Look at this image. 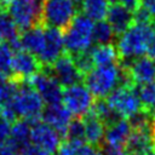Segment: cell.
Listing matches in <instances>:
<instances>
[{
	"instance_id": "6da1fadb",
	"label": "cell",
	"mask_w": 155,
	"mask_h": 155,
	"mask_svg": "<svg viewBox=\"0 0 155 155\" xmlns=\"http://www.w3.org/2000/svg\"><path fill=\"white\" fill-rule=\"evenodd\" d=\"M151 23H136L121 35L117 36L116 50L119 53V63H127L137 57L145 54L147 44L153 30Z\"/></svg>"
},
{
	"instance_id": "7a4b0ae2",
	"label": "cell",
	"mask_w": 155,
	"mask_h": 155,
	"mask_svg": "<svg viewBox=\"0 0 155 155\" xmlns=\"http://www.w3.org/2000/svg\"><path fill=\"white\" fill-rule=\"evenodd\" d=\"M93 21L84 12H78L70 24L64 29L63 40L65 53L70 56L79 54L90 50L92 46Z\"/></svg>"
},
{
	"instance_id": "3957f363",
	"label": "cell",
	"mask_w": 155,
	"mask_h": 155,
	"mask_svg": "<svg viewBox=\"0 0 155 155\" xmlns=\"http://www.w3.org/2000/svg\"><path fill=\"white\" fill-rule=\"evenodd\" d=\"M12 102L18 119H24L30 124L40 120L45 103L28 80L19 81Z\"/></svg>"
},
{
	"instance_id": "277c9868",
	"label": "cell",
	"mask_w": 155,
	"mask_h": 155,
	"mask_svg": "<svg viewBox=\"0 0 155 155\" xmlns=\"http://www.w3.org/2000/svg\"><path fill=\"white\" fill-rule=\"evenodd\" d=\"M78 12L74 0H44L40 24L64 30Z\"/></svg>"
},
{
	"instance_id": "5b68a950",
	"label": "cell",
	"mask_w": 155,
	"mask_h": 155,
	"mask_svg": "<svg viewBox=\"0 0 155 155\" xmlns=\"http://www.w3.org/2000/svg\"><path fill=\"white\" fill-rule=\"evenodd\" d=\"M120 67L117 64L94 67L84 76L85 85L97 98L107 97L114 88L119 86Z\"/></svg>"
},
{
	"instance_id": "8992f818",
	"label": "cell",
	"mask_w": 155,
	"mask_h": 155,
	"mask_svg": "<svg viewBox=\"0 0 155 155\" xmlns=\"http://www.w3.org/2000/svg\"><path fill=\"white\" fill-rule=\"evenodd\" d=\"M44 0H6V10L21 31L40 24Z\"/></svg>"
},
{
	"instance_id": "52a82bcc",
	"label": "cell",
	"mask_w": 155,
	"mask_h": 155,
	"mask_svg": "<svg viewBox=\"0 0 155 155\" xmlns=\"http://www.w3.org/2000/svg\"><path fill=\"white\" fill-rule=\"evenodd\" d=\"M63 105L75 117H84L91 111L94 103V96L82 82H78L63 88L62 93Z\"/></svg>"
},
{
	"instance_id": "ba28073f",
	"label": "cell",
	"mask_w": 155,
	"mask_h": 155,
	"mask_svg": "<svg viewBox=\"0 0 155 155\" xmlns=\"http://www.w3.org/2000/svg\"><path fill=\"white\" fill-rule=\"evenodd\" d=\"M33 88L40 94L46 105L59 104L62 102L63 87L61 84L50 74L47 68H42L40 71L28 79Z\"/></svg>"
},
{
	"instance_id": "9c48e42d",
	"label": "cell",
	"mask_w": 155,
	"mask_h": 155,
	"mask_svg": "<svg viewBox=\"0 0 155 155\" xmlns=\"http://www.w3.org/2000/svg\"><path fill=\"white\" fill-rule=\"evenodd\" d=\"M105 99L121 117H130L142 109L134 86H117L105 97Z\"/></svg>"
},
{
	"instance_id": "30bf717a",
	"label": "cell",
	"mask_w": 155,
	"mask_h": 155,
	"mask_svg": "<svg viewBox=\"0 0 155 155\" xmlns=\"http://www.w3.org/2000/svg\"><path fill=\"white\" fill-rule=\"evenodd\" d=\"M62 136L51 126L45 124L44 121H35L31 124L30 130V142L31 144L39 147L47 154H54L61 143H62Z\"/></svg>"
},
{
	"instance_id": "8fae6325",
	"label": "cell",
	"mask_w": 155,
	"mask_h": 155,
	"mask_svg": "<svg viewBox=\"0 0 155 155\" xmlns=\"http://www.w3.org/2000/svg\"><path fill=\"white\" fill-rule=\"evenodd\" d=\"M50 74L61 84L62 87H67L78 82H82L84 75L76 68L74 59L70 54L63 53L52 65L47 67Z\"/></svg>"
},
{
	"instance_id": "7c38bea8",
	"label": "cell",
	"mask_w": 155,
	"mask_h": 155,
	"mask_svg": "<svg viewBox=\"0 0 155 155\" xmlns=\"http://www.w3.org/2000/svg\"><path fill=\"white\" fill-rule=\"evenodd\" d=\"M45 28V46L42 52L38 56L39 62L44 68H47L53 64L63 53L64 50V40L62 30L58 28L52 27H44Z\"/></svg>"
},
{
	"instance_id": "4fadbf2b",
	"label": "cell",
	"mask_w": 155,
	"mask_h": 155,
	"mask_svg": "<svg viewBox=\"0 0 155 155\" xmlns=\"http://www.w3.org/2000/svg\"><path fill=\"white\" fill-rule=\"evenodd\" d=\"M44 67L39 62L38 57L27 52L25 50H18L12 56V79L23 81L31 78L40 71Z\"/></svg>"
},
{
	"instance_id": "5bb4252c",
	"label": "cell",
	"mask_w": 155,
	"mask_h": 155,
	"mask_svg": "<svg viewBox=\"0 0 155 155\" xmlns=\"http://www.w3.org/2000/svg\"><path fill=\"white\" fill-rule=\"evenodd\" d=\"M119 64L126 68L133 85H142L155 81V63L148 56H140L127 63Z\"/></svg>"
},
{
	"instance_id": "9a60e30c",
	"label": "cell",
	"mask_w": 155,
	"mask_h": 155,
	"mask_svg": "<svg viewBox=\"0 0 155 155\" xmlns=\"http://www.w3.org/2000/svg\"><path fill=\"white\" fill-rule=\"evenodd\" d=\"M40 119L45 124H47L48 126L54 128L62 136V138H64L67 127L71 120V114L61 103L59 104H50V105L44 107Z\"/></svg>"
},
{
	"instance_id": "2e32d148",
	"label": "cell",
	"mask_w": 155,
	"mask_h": 155,
	"mask_svg": "<svg viewBox=\"0 0 155 155\" xmlns=\"http://www.w3.org/2000/svg\"><path fill=\"white\" fill-rule=\"evenodd\" d=\"M105 17L115 36L125 33L133 23V12L120 2H113L109 5Z\"/></svg>"
},
{
	"instance_id": "e0dca14e",
	"label": "cell",
	"mask_w": 155,
	"mask_h": 155,
	"mask_svg": "<svg viewBox=\"0 0 155 155\" xmlns=\"http://www.w3.org/2000/svg\"><path fill=\"white\" fill-rule=\"evenodd\" d=\"M155 128L151 130H132L125 145L127 155H142L153 149V138Z\"/></svg>"
},
{
	"instance_id": "ac0fdd59",
	"label": "cell",
	"mask_w": 155,
	"mask_h": 155,
	"mask_svg": "<svg viewBox=\"0 0 155 155\" xmlns=\"http://www.w3.org/2000/svg\"><path fill=\"white\" fill-rule=\"evenodd\" d=\"M19 44L21 48L25 50L27 52L39 56L45 46V28L41 24L34 25L27 30H23L19 35Z\"/></svg>"
},
{
	"instance_id": "d6986e66",
	"label": "cell",
	"mask_w": 155,
	"mask_h": 155,
	"mask_svg": "<svg viewBox=\"0 0 155 155\" xmlns=\"http://www.w3.org/2000/svg\"><path fill=\"white\" fill-rule=\"evenodd\" d=\"M85 125V140L88 145L101 148L104 144V133L105 126L104 124L96 116V114L91 110L84 117H81Z\"/></svg>"
},
{
	"instance_id": "ffe728a7",
	"label": "cell",
	"mask_w": 155,
	"mask_h": 155,
	"mask_svg": "<svg viewBox=\"0 0 155 155\" xmlns=\"http://www.w3.org/2000/svg\"><path fill=\"white\" fill-rule=\"evenodd\" d=\"M131 126L126 119H120L116 122L105 127L104 133V144L116 147V148H125L127 139L131 134Z\"/></svg>"
},
{
	"instance_id": "44dd1931",
	"label": "cell",
	"mask_w": 155,
	"mask_h": 155,
	"mask_svg": "<svg viewBox=\"0 0 155 155\" xmlns=\"http://www.w3.org/2000/svg\"><path fill=\"white\" fill-rule=\"evenodd\" d=\"M94 67H103V65H111L119 63V53L116 47L113 44L105 45H96L94 47L90 48Z\"/></svg>"
},
{
	"instance_id": "7402d4cb",
	"label": "cell",
	"mask_w": 155,
	"mask_h": 155,
	"mask_svg": "<svg viewBox=\"0 0 155 155\" xmlns=\"http://www.w3.org/2000/svg\"><path fill=\"white\" fill-rule=\"evenodd\" d=\"M30 130L31 124L29 121L24 119H17L15 122H12L8 140L18 150H21L25 145L30 144Z\"/></svg>"
},
{
	"instance_id": "603a6c76",
	"label": "cell",
	"mask_w": 155,
	"mask_h": 155,
	"mask_svg": "<svg viewBox=\"0 0 155 155\" xmlns=\"http://www.w3.org/2000/svg\"><path fill=\"white\" fill-rule=\"evenodd\" d=\"M96 116L104 124V126H109L114 122H116L117 120L122 119L110 105L109 103L107 102L105 98H98L97 101H94L93 105H92V109H91Z\"/></svg>"
},
{
	"instance_id": "cb8c5ba5",
	"label": "cell",
	"mask_w": 155,
	"mask_h": 155,
	"mask_svg": "<svg viewBox=\"0 0 155 155\" xmlns=\"http://www.w3.org/2000/svg\"><path fill=\"white\" fill-rule=\"evenodd\" d=\"M109 7V0H81L82 12L92 21H102L105 18Z\"/></svg>"
},
{
	"instance_id": "d4e9b609",
	"label": "cell",
	"mask_w": 155,
	"mask_h": 155,
	"mask_svg": "<svg viewBox=\"0 0 155 155\" xmlns=\"http://www.w3.org/2000/svg\"><path fill=\"white\" fill-rule=\"evenodd\" d=\"M0 34L7 42H12L19 38V29L6 8L0 10Z\"/></svg>"
},
{
	"instance_id": "484cf974",
	"label": "cell",
	"mask_w": 155,
	"mask_h": 155,
	"mask_svg": "<svg viewBox=\"0 0 155 155\" xmlns=\"http://www.w3.org/2000/svg\"><path fill=\"white\" fill-rule=\"evenodd\" d=\"M136 93L143 109L151 111L155 108V81L134 85Z\"/></svg>"
},
{
	"instance_id": "4316f807",
	"label": "cell",
	"mask_w": 155,
	"mask_h": 155,
	"mask_svg": "<svg viewBox=\"0 0 155 155\" xmlns=\"http://www.w3.org/2000/svg\"><path fill=\"white\" fill-rule=\"evenodd\" d=\"M115 39V34L109 25V23L104 19L97 21L93 25L92 31V40L97 45H105V44H113V40Z\"/></svg>"
},
{
	"instance_id": "83f0119b",
	"label": "cell",
	"mask_w": 155,
	"mask_h": 155,
	"mask_svg": "<svg viewBox=\"0 0 155 155\" xmlns=\"http://www.w3.org/2000/svg\"><path fill=\"white\" fill-rule=\"evenodd\" d=\"M63 139H68V140H73L78 143L86 142L85 140V125L81 117H75L70 120Z\"/></svg>"
},
{
	"instance_id": "f1b7e54d",
	"label": "cell",
	"mask_w": 155,
	"mask_h": 155,
	"mask_svg": "<svg viewBox=\"0 0 155 155\" xmlns=\"http://www.w3.org/2000/svg\"><path fill=\"white\" fill-rule=\"evenodd\" d=\"M12 56L13 51L11 50L7 42L0 44V75L5 78H12Z\"/></svg>"
},
{
	"instance_id": "f546056e",
	"label": "cell",
	"mask_w": 155,
	"mask_h": 155,
	"mask_svg": "<svg viewBox=\"0 0 155 155\" xmlns=\"http://www.w3.org/2000/svg\"><path fill=\"white\" fill-rule=\"evenodd\" d=\"M71 57L74 59V63H75L76 68L79 69V71L84 76L94 68V63H93V59H92V56H91L90 50L84 51V52H81L79 54L71 56Z\"/></svg>"
},
{
	"instance_id": "4dcf8cb0",
	"label": "cell",
	"mask_w": 155,
	"mask_h": 155,
	"mask_svg": "<svg viewBox=\"0 0 155 155\" xmlns=\"http://www.w3.org/2000/svg\"><path fill=\"white\" fill-rule=\"evenodd\" d=\"M85 143H78V142L64 139V140H62V143H61V145H59L57 151H58L59 155H78L80 148Z\"/></svg>"
},
{
	"instance_id": "1f68e13d",
	"label": "cell",
	"mask_w": 155,
	"mask_h": 155,
	"mask_svg": "<svg viewBox=\"0 0 155 155\" xmlns=\"http://www.w3.org/2000/svg\"><path fill=\"white\" fill-rule=\"evenodd\" d=\"M18 155H50V154H47L46 151H44L39 147H36V145H34V144L30 143V144L25 145L24 148H22L19 150V154Z\"/></svg>"
},
{
	"instance_id": "d6a6232c",
	"label": "cell",
	"mask_w": 155,
	"mask_h": 155,
	"mask_svg": "<svg viewBox=\"0 0 155 155\" xmlns=\"http://www.w3.org/2000/svg\"><path fill=\"white\" fill-rule=\"evenodd\" d=\"M145 54L154 59L155 58V23L153 24V30H151V34L149 36V40H148V44H147V48H145Z\"/></svg>"
},
{
	"instance_id": "836d02e7",
	"label": "cell",
	"mask_w": 155,
	"mask_h": 155,
	"mask_svg": "<svg viewBox=\"0 0 155 155\" xmlns=\"http://www.w3.org/2000/svg\"><path fill=\"white\" fill-rule=\"evenodd\" d=\"M99 150L102 155H127L124 148H116V147H111L108 144H103L99 148Z\"/></svg>"
},
{
	"instance_id": "e575fe53",
	"label": "cell",
	"mask_w": 155,
	"mask_h": 155,
	"mask_svg": "<svg viewBox=\"0 0 155 155\" xmlns=\"http://www.w3.org/2000/svg\"><path fill=\"white\" fill-rule=\"evenodd\" d=\"M10 132H11V124L0 117V144L10 138Z\"/></svg>"
},
{
	"instance_id": "d590c367",
	"label": "cell",
	"mask_w": 155,
	"mask_h": 155,
	"mask_svg": "<svg viewBox=\"0 0 155 155\" xmlns=\"http://www.w3.org/2000/svg\"><path fill=\"white\" fill-rule=\"evenodd\" d=\"M19 150L7 139L0 144V155H18Z\"/></svg>"
},
{
	"instance_id": "8d00e7d4",
	"label": "cell",
	"mask_w": 155,
	"mask_h": 155,
	"mask_svg": "<svg viewBox=\"0 0 155 155\" xmlns=\"http://www.w3.org/2000/svg\"><path fill=\"white\" fill-rule=\"evenodd\" d=\"M78 155H102V153L99 151V148H96V147H92L88 144H84L80 148Z\"/></svg>"
},
{
	"instance_id": "74e56055",
	"label": "cell",
	"mask_w": 155,
	"mask_h": 155,
	"mask_svg": "<svg viewBox=\"0 0 155 155\" xmlns=\"http://www.w3.org/2000/svg\"><path fill=\"white\" fill-rule=\"evenodd\" d=\"M139 6L149 12V15L155 19V0H139Z\"/></svg>"
},
{
	"instance_id": "f35d334b",
	"label": "cell",
	"mask_w": 155,
	"mask_h": 155,
	"mask_svg": "<svg viewBox=\"0 0 155 155\" xmlns=\"http://www.w3.org/2000/svg\"><path fill=\"white\" fill-rule=\"evenodd\" d=\"M121 5H124L125 7H127L128 10H131L132 12L136 11L139 7V0H119Z\"/></svg>"
},
{
	"instance_id": "ab89813d",
	"label": "cell",
	"mask_w": 155,
	"mask_h": 155,
	"mask_svg": "<svg viewBox=\"0 0 155 155\" xmlns=\"http://www.w3.org/2000/svg\"><path fill=\"white\" fill-rule=\"evenodd\" d=\"M150 114H151V120H153V124H154V126H155V108L150 111Z\"/></svg>"
},
{
	"instance_id": "60d3db41",
	"label": "cell",
	"mask_w": 155,
	"mask_h": 155,
	"mask_svg": "<svg viewBox=\"0 0 155 155\" xmlns=\"http://www.w3.org/2000/svg\"><path fill=\"white\" fill-rule=\"evenodd\" d=\"M142 155H155V151L151 149V150H149V151H147V153H144V154H142Z\"/></svg>"
},
{
	"instance_id": "b9f144b4",
	"label": "cell",
	"mask_w": 155,
	"mask_h": 155,
	"mask_svg": "<svg viewBox=\"0 0 155 155\" xmlns=\"http://www.w3.org/2000/svg\"><path fill=\"white\" fill-rule=\"evenodd\" d=\"M153 150L155 151V132H154V138H153Z\"/></svg>"
},
{
	"instance_id": "7bdbcfd3",
	"label": "cell",
	"mask_w": 155,
	"mask_h": 155,
	"mask_svg": "<svg viewBox=\"0 0 155 155\" xmlns=\"http://www.w3.org/2000/svg\"><path fill=\"white\" fill-rule=\"evenodd\" d=\"M116 1H117V0H109V2H111V4H113V2H116Z\"/></svg>"
},
{
	"instance_id": "ee69618b",
	"label": "cell",
	"mask_w": 155,
	"mask_h": 155,
	"mask_svg": "<svg viewBox=\"0 0 155 155\" xmlns=\"http://www.w3.org/2000/svg\"><path fill=\"white\" fill-rule=\"evenodd\" d=\"M2 42V36H1V34H0V44Z\"/></svg>"
},
{
	"instance_id": "f6af8a7d",
	"label": "cell",
	"mask_w": 155,
	"mask_h": 155,
	"mask_svg": "<svg viewBox=\"0 0 155 155\" xmlns=\"http://www.w3.org/2000/svg\"><path fill=\"white\" fill-rule=\"evenodd\" d=\"M51 155H59V154H58V153H57V154H56V153H54V154H51Z\"/></svg>"
},
{
	"instance_id": "bcb514c9",
	"label": "cell",
	"mask_w": 155,
	"mask_h": 155,
	"mask_svg": "<svg viewBox=\"0 0 155 155\" xmlns=\"http://www.w3.org/2000/svg\"><path fill=\"white\" fill-rule=\"evenodd\" d=\"M74 1H81V0H74Z\"/></svg>"
},
{
	"instance_id": "7dc6e473",
	"label": "cell",
	"mask_w": 155,
	"mask_h": 155,
	"mask_svg": "<svg viewBox=\"0 0 155 155\" xmlns=\"http://www.w3.org/2000/svg\"><path fill=\"white\" fill-rule=\"evenodd\" d=\"M154 21H155V19H154ZM154 23H155V22H154Z\"/></svg>"
}]
</instances>
